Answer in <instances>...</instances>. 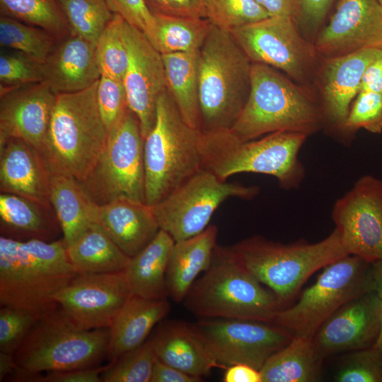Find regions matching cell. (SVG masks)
Wrapping results in <instances>:
<instances>
[{"mask_svg": "<svg viewBox=\"0 0 382 382\" xmlns=\"http://www.w3.org/2000/svg\"><path fill=\"white\" fill-rule=\"evenodd\" d=\"M381 54L382 48L368 47L325 58L320 80L324 120L343 134L351 105L360 91L364 74Z\"/></svg>", "mask_w": 382, "mask_h": 382, "instance_id": "21", "label": "cell"}, {"mask_svg": "<svg viewBox=\"0 0 382 382\" xmlns=\"http://www.w3.org/2000/svg\"><path fill=\"white\" fill-rule=\"evenodd\" d=\"M97 103L108 132L129 110L123 81L101 76L97 86Z\"/></svg>", "mask_w": 382, "mask_h": 382, "instance_id": "44", "label": "cell"}, {"mask_svg": "<svg viewBox=\"0 0 382 382\" xmlns=\"http://www.w3.org/2000/svg\"><path fill=\"white\" fill-rule=\"evenodd\" d=\"M223 379L224 382H262L260 371L245 364L227 367Z\"/></svg>", "mask_w": 382, "mask_h": 382, "instance_id": "52", "label": "cell"}, {"mask_svg": "<svg viewBox=\"0 0 382 382\" xmlns=\"http://www.w3.org/2000/svg\"><path fill=\"white\" fill-rule=\"evenodd\" d=\"M50 171L36 149L15 137L0 141V191L50 201Z\"/></svg>", "mask_w": 382, "mask_h": 382, "instance_id": "23", "label": "cell"}, {"mask_svg": "<svg viewBox=\"0 0 382 382\" xmlns=\"http://www.w3.org/2000/svg\"><path fill=\"white\" fill-rule=\"evenodd\" d=\"M109 328L83 330L59 306L45 313L13 354L16 371L8 379L36 382L40 374L93 367L108 354Z\"/></svg>", "mask_w": 382, "mask_h": 382, "instance_id": "7", "label": "cell"}, {"mask_svg": "<svg viewBox=\"0 0 382 382\" xmlns=\"http://www.w3.org/2000/svg\"><path fill=\"white\" fill-rule=\"evenodd\" d=\"M337 382H382V348L371 347L347 352L334 376Z\"/></svg>", "mask_w": 382, "mask_h": 382, "instance_id": "41", "label": "cell"}, {"mask_svg": "<svg viewBox=\"0 0 382 382\" xmlns=\"http://www.w3.org/2000/svg\"><path fill=\"white\" fill-rule=\"evenodd\" d=\"M183 303L202 318L268 323L283 308L276 295L236 259L230 248L217 245L209 267L194 282Z\"/></svg>", "mask_w": 382, "mask_h": 382, "instance_id": "3", "label": "cell"}, {"mask_svg": "<svg viewBox=\"0 0 382 382\" xmlns=\"http://www.w3.org/2000/svg\"><path fill=\"white\" fill-rule=\"evenodd\" d=\"M202 381V377L189 374L161 361L156 357L150 382H199Z\"/></svg>", "mask_w": 382, "mask_h": 382, "instance_id": "50", "label": "cell"}, {"mask_svg": "<svg viewBox=\"0 0 382 382\" xmlns=\"http://www.w3.org/2000/svg\"><path fill=\"white\" fill-rule=\"evenodd\" d=\"M1 88H14L28 83L42 82L41 64L27 56L2 54L0 57Z\"/></svg>", "mask_w": 382, "mask_h": 382, "instance_id": "45", "label": "cell"}, {"mask_svg": "<svg viewBox=\"0 0 382 382\" xmlns=\"http://www.w3.org/2000/svg\"><path fill=\"white\" fill-rule=\"evenodd\" d=\"M98 83L81 91L57 95L40 152L51 173L81 182L104 149L109 132L97 103Z\"/></svg>", "mask_w": 382, "mask_h": 382, "instance_id": "5", "label": "cell"}, {"mask_svg": "<svg viewBox=\"0 0 382 382\" xmlns=\"http://www.w3.org/2000/svg\"><path fill=\"white\" fill-rule=\"evenodd\" d=\"M192 325L225 369L245 364L260 371L294 335L272 323L250 320L202 318Z\"/></svg>", "mask_w": 382, "mask_h": 382, "instance_id": "14", "label": "cell"}, {"mask_svg": "<svg viewBox=\"0 0 382 382\" xmlns=\"http://www.w3.org/2000/svg\"><path fill=\"white\" fill-rule=\"evenodd\" d=\"M77 274L63 238L52 242L0 236V305L41 314L58 306L54 296Z\"/></svg>", "mask_w": 382, "mask_h": 382, "instance_id": "1", "label": "cell"}, {"mask_svg": "<svg viewBox=\"0 0 382 382\" xmlns=\"http://www.w3.org/2000/svg\"><path fill=\"white\" fill-rule=\"evenodd\" d=\"M125 39L129 63L123 83L128 107L145 138L155 123L158 98L167 90L163 61L146 35L127 22Z\"/></svg>", "mask_w": 382, "mask_h": 382, "instance_id": "17", "label": "cell"}, {"mask_svg": "<svg viewBox=\"0 0 382 382\" xmlns=\"http://www.w3.org/2000/svg\"><path fill=\"white\" fill-rule=\"evenodd\" d=\"M105 367H89L66 371H55L41 374L38 382H101Z\"/></svg>", "mask_w": 382, "mask_h": 382, "instance_id": "49", "label": "cell"}, {"mask_svg": "<svg viewBox=\"0 0 382 382\" xmlns=\"http://www.w3.org/2000/svg\"><path fill=\"white\" fill-rule=\"evenodd\" d=\"M332 219L348 255L382 259V180L366 175L335 202Z\"/></svg>", "mask_w": 382, "mask_h": 382, "instance_id": "15", "label": "cell"}, {"mask_svg": "<svg viewBox=\"0 0 382 382\" xmlns=\"http://www.w3.org/2000/svg\"><path fill=\"white\" fill-rule=\"evenodd\" d=\"M307 137L276 132L242 141L230 129L202 132V168L224 181L235 174L254 173L274 177L284 190L296 189L305 178L299 154Z\"/></svg>", "mask_w": 382, "mask_h": 382, "instance_id": "4", "label": "cell"}, {"mask_svg": "<svg viewBox=\"0 0 382 382\" xmlns=\"http://www.w3.org/2000/svg\"><path fill=\"white\" fill-rule=\"evenodd\" d=\"M313 46L325 58L382 48V6L378 0H340Z\"/></svg>", "mask_w": 382, "mask_h": 382, "instance_id": "19", "label": "cell"}, {"mask_svg": "<svg viewBox=\"0 0 382 382\" xmlns=\"http://www.w3.org/2000/svg\"><path fill=\"white\" fill-rule=\"evenodd\" d=\"M217 234V227L211 225L195 236L175 242L166 274L168 296L174 301H183L198 276L209 267Z\"/></svg>", "mask_w": 382, "mask_h": 382, "instance_id": "28", "label": "cell"}, {"mask_svg": "<svg viewBox=\"0 0 382 382\" xmlns=\"http://www.w3.org/2000/svg\"><path fill=\"white\" fill-rule=\"evenodd\" d=\"M361 129L373 134L382 132V93L360 91L353 100L344 134H352Z\"/></svg>", "mask_w": 382, "mask_h": 382, "instance_id": "43", "label": "cell"}, {"mask_svg": "<svg viewBox=\"0 0 382 382\" xmlns=\"http://www.w3.org/2000/svg\"><path fill=\"white\" fill-rule=\"evenodd\" d=\"M198 64L200 130L231 129L248 98L252 62L229 30L212 24Z\"/></svg>", "mask_w": 382, "mask_h": 382, "instance_id": "8", "label": "cell"}, {"mask_svg": "<svg viewBox=\"0 0 382 382\" xmlns=\"http://www.w3.org/2000/svg\"><path fill=\"white\" fill-rule=\"evenodd\" d=\"M17 368L13 354L0 351V381L8 379Z\"/></svg>", "mask_w": 382, "mask_h": 382, "instance_id": "54", "label": "cell"}, {"mask_svg": "<svg viewBox=\"0 0 382 382\" xmlns=\"http://www.w3.org/2000/svg\"><path fill=\"white\" fill-rule=\"evenodd\" d=\"M372 264L374 291L377 293L382 301V259L376 261ZM375 345L382 348V330Z\"/></svg>", "mask_w": 382, "mask_h": 382, "instance_id": "55", "label": "cell"}, {"mask_svg": "<svg viewBox=\"0 0 382 382\" xmlns=\"http://www.w3.org/2000/svg\"><path fill=\"white\" fill-rule=\"evenodd\" d=\"M205 15L212 24L229 31L270 17L255 0H206Z\"/></svg>", "mask_w": 382, "mask_h": 382, "instance_id": "40", "label": "cell"}, {"mask_svg": "<svg viewBox=\"0 0 382 382\" xmlns=\"http://www.w3.org/2000/svg\"><path fill=\"white\" fill-rule=\"evenodd\" d=\"M95 222L130 257L150 243L161 229L153 207L127 198L97 204Z\"/></svg>", "mask_w": 382, "mask_h": 382, "instance_id": "24", "label": "cell"}, {"mask_svg": "<svg viewBox=\"0 0 382 382\" xmlns=\"http://www.w3.org/2000/svg\"><path fill=\"white\" fill-rule=\"evenodd\" d=\"M50 201L66 245L95 222L97 204L73 176L50 172Z\"/></svg>", "mask_w": 382, "mask_h": 382, "instance_id": "29", "label": "cell"}, {"mask_svg": "<svg viewBox=\"0 0 382 382\" xmlns=\"http://www.w3.org/2000/svg\"><path fill=\"white\" fill-rule=\"evenodd\" d=\"M125 271L77 274L54 296L65 315L83 330L110 328L133 296Z\"/></svg>", "mask_w": 382, "mask_h": 382, "instance_id": "16", "label": "cell"}, {"mask_svg": "<svg viewBox=\"0 0 382 382\" xmlns=\"http://www.w3.org/2000/svg\"><path fill=\"white\" fill-rule=\"evenodd\" d=\"M156 359L150 340L112 361L101 374L103 382H150Z\"/></svg>", "mask_w": 382, "mask_h": 382, "instance_id": "39", "label": "cell"}, {"mask_svg": "<svg viewBox=\"0 0 382 382\" xmlns=\"http://www.w3.org/2000/svg\"><path fill=\"white\" fill-rule=\"evenodd\" d=\"M378 1L380 3V4L382 6V0H378Z\"/></svg>", "mask_w": 382, "mask_h": 382, "instance_id": "56", "label": "cell"}, {"mask_svg": "<svg viewBox=\"0 0 382 382\" xmlns=\"http://www.w3.org/2000/svg\"><path fill=\"white\" fill-rule=\"evenodd\" d=\"M334 0H299L300 16L298 23L311 34L324 20Z\"/></svg>", "mask_w": 382, "mask_h": 382, "instance_id": "48", "label": "cell"}, {"mask_svg": "<svg viewBox=\"0 0 382 382\" xmlns=\"http://www.w3.org/2000/svg\"><path fill=\"white\" fill-rule=\"evenodd\" d=\"M374 291L373 264L347 255L323 268L316 282L271 323L294 335L313 338L321 324L347 302Z\"/></svg>", "mask_w": 382, "mask_h": 382, "instance_id": "10", "label": "cell"}, {"mask_svg": "<svg viewBox=\"0 0 382 382\" xmlns=\"http://www.w3.org/2000/svg\"><path fill=\"white\" fill-rule=\"evenodd\" d=\"M71 33L96 45L114 13L106 0H59Z\"/></svg>", "mask_w": 382, "mask_h": 382, "instance_id": "37", "label": "cell"}, {"mask_svg": "<svg viewBox=\"0 0 382 382\" xmlns=\"http://www.w3.org/2000/svg\"><path fill=\"white\" fill-rule=\"evenodd\" d=\"M41 68L42 82L57 95L86 89L101 76L96 45L74 34L57 43Z\"/></svg>", "mask_w": 382, "mask_h": 382, "instance_id": "22", "label": "cell"}, {"mask_svg": "<svg viewBox=\"0 0 382 382\" xmlns=\"http://www.w3.org/2000/svg\"><path fill=\"white\" fill-rule=\"evenodd\" d=\"M166 299H148L133 295L109 328L108 357L111 362L146 340L154 326L169 313Z\"/></svg>", "mask_w": 382, "mask_h": 382, "instance_id": "27", "label": "cell"}, {"mask_svg": "<svg viewBox=\"0 0 382 382\" xmlns=\"http://www.w3.org/2000/svg\"><path fill=\"white\" fill-rule=\"evenodd\" d=\"M125 23L121 16L114 13L97 41L96 59L101 76L123 81L129 63Z\"/></svg>", "mask_w": 382, "mask_h": 382, "instance_id": "38", "label": "cell"}, {"mask_svg": "<svg viewBox=\"0 0 382 382\" xmlns=\"http://www.w3.org/2000/svg\"><path fill=\"white\" fill-rule=\"evenodd\" d=\"M0 11L1 16L42 28L59 41L72 34L59 0H0Z\"/></svg>", "mask_w": 382, "mask_h": 382, "instance_id": "35", "label": "cell"}, {"mask_svg": "<svg viewBox=\"0 0 382 382\" xmlns=\"http://www.w3.org/2000/svg\"><path fill=\"white\" fill-rule=\"evenodd\" d=\"M144 140L139 122L129 109L109 131L92 170L79 181L96 204L121 198L145 202Z\"/></svg>", "mask_w": 382, "mask_h": 382, "instance_id": "11", "label": "cell"}, {"mask_svg": "<svg viewBox=\"0 0 382 382\" xmlns=\"http://www.w3.org/2000/svg\"><path fill=\"white\" fill-rule=\"evenodd\" d=\"M202 143V132L185 122L163 91L155 123L144 140L145 203L156 205L203 169Z\"/></svg>", "mask_w": 382, "mask_h": 382, "instance_id": "6", "label": "cell"}, {"mask_svg": "<svg viewBox=\"0 0 382 382\" xmlns=\"http://www.w3.org/2000/svg\"><path fill=\"white\" fill-rule=\"evenodd\" d=\"M150 340L159 360L189 374L202 377L221 368L192 325L164 322Z\"/></svg>", "mask_w": 382, "mask_h": 382, "instance_id": "25", "label": "cell"}, {"mask_svg": "<svg viewBox=\"0 0 382 382\" xmlns=\"http://www.w3.org/2000/svg\"><path fill=\"white\" fill-rule=\"evenodd\" d=\"M230 248L236 259L276 295L283 308L313 274L348 255L335 228L316 243L299 240L284 244L256 236Z\"/></svg>", "mask_w": 382, "mask_h": 382, "instance_id": "9", "label": "cell"}, {"mask_svg": "<svg viewBox=\"0 0 382 382\" xmlns=\"http://www.w3.org/2000/svg\"><path fill=\"white\" fill-rule=\"evenodd\" d=\"M0 233L1 236L21 241L52 242L61 238L62 231L51 204L1 192Z\"/></svg>", "mask_w": 382, "mask_h": 382, "instance_id": "26", "label": "cell"}, {"mask_svg": "<svg viewBox=\"0 0 382 382\" xmlns=\"http://www.w3.org/2000/svg\"><path fill=\"white\" fill-rule=\"evenodd\" d=\"M258 192L256 186L226 183L201 169L153 209L160 228L177 242L202 232L216 209L228 198L250 199Z\"/></svg>", "mask_w": 382, "mask_h": 382, "instance_id": "12", "label": "cell"}, {"mask_svg": "<svg viewBox=\"0 0 382 382\" xmlns=\"http://www.w3.org/2000/svg\"><path fill=\"white\" fill-rule=\"evenodd\" d=\"M66 250L75 272L79 274L123 271L130 260L96 222L66 245Z\"/></svg>", "mask_w": 382, "mask_h": 382, "instance_id": "32", "label": "cell"}, {"mask_svg": "<svg viewBox=\"0 0 382 382\" xmlns=\"http://www.w3.org/2000/svg\"><path fill=\"white\" fill-rule=\"evenodd\" d=\"M113 13L142 32L150 41L154 33L155 18L146 0H106Z\"/></svg>", "mask_w": 382, "mask_h": 382, "instance_id": "46", "label": "cell"}, {"mask_svg": "<svg viewBox=\"0 0 382 382\" xmlns=\"http://www.w3.org/2000/svg\"><path fill=\"white\" fill-rule=\"evenodd\" d=\"M324 359L313 338L294 335L260 370L262 382L317 381Z\"/></svg>", "mask_w": 382, "mask_h": 382, "instance_id": "31", "label": "cell"}, {"mask_svg": "<svg viewBox=\"0 0 382 382\" xmlns=\"http://www.w3.org/2000/svg\"><path fill=\"white\" fill-rule=\"evenodd\" d=\"M321 103L275 68L252 62L248 98L230 129L242 141L276 132L309 135L324 123Z\"/></svg>", "mask_w": 382, "mask_h": 382, "instance_id": "2", "label": "cell"}, {"mask_svg": "<svg viewBox=\"0 0 382 382\" xmlns=\"http://www.w3.org/2000/svg\"><path fill=\"white\" fill-rule=\"evenodd\" d=\"M360 91L382 93V54L366 68L362 78Z\"/></svg>", "mask_w": 382, "mask_h": 382, "instance_id": "53", "label": "cell"}, {"mask_svg": "<svg viewBox=\"0 0 382 382\" xmlns=\"http://www.w3.org/2000/svg\"><path fill=\"white\" fill-rule=\"evenodd\" d=\"M382 330V301L375 291L345 303L319 327L313 341L325 359L374 345Z\"/></svg>", "mask_w": 382, "mask_h": 382, "instance_id": "18", "label": "cell"}, {"mask_svg": "<svg viewBox=\"0 0 382 382\" xmlns=\"http://www.w3.org/2000/svg\"><path fill=\"white\" fill-rule=\"evenodd\" d=\"M292 18L274 16L230 30L252 62L280 69L297 82L312 79L316 51Z\"/></svg>", "mask_w": 382, "mask_h": 382, "instance_id": "13", "label": "cell"}, {"mask_svg": "<svg viewBox=\"0 0 382 382\" xmlns=\"http://www.w3.org/2000/svg\"><path fill=\"white\" fill-rule=\"evenodd\" d=\"M153 13L155 29L150 42L161 54L199 51L212 25L207 18Z\"/></svg>", "mask_w": 382, "mask_h": 382, "instance_id": "34", "label": "cell"}, {"mask_svg": "<svg viewBox=\"0 0 382 382\" xmlns=\"http://www.w3.org/2000/svg\"><path fill=\"white\" fill-rule=\"evenodd\" d=\"M57 94L45 82L1 88L0 141L21 139L43 149Z\"/></svg>", "mask_w": 382, "mask_h": 382, "instance_id": "20", "label": "cell"}, {"mask_svg": "<svg viewBox=\"0 0 382 382\" xmlns=\"http://www.w3.org/2000/svg\"><path fill=\"white\" fill-rule=\"evenodd\" d=\"M270 17L282 16L294 18L298 23L300 16L299 0H255Z\"/></svg>", "mask_w": 382, "mask_h": 382, "instance_id": "51", "label": "cell"}, {"mask_svg": "<svg viewBox=\"0 0 382 382\" xmlns=\"http://www.w3.org/2000/svg\"><path fill=\"white\" fill-rule=\"evenodd\" d=\"M43 315L21 308L1 306L0 351L14 354Z\"/></svg>", "mask_w": 382, "mask_h": 382, "instance_id": "42", "label": "cell"}, {"mask_svg": "<svg viewBox=\"0 0 382 382\" xmlns=\"http://www.w3.org/2000/svg\"><path fill=\"white\" fill-rule=\"evenodd\" d=\"M167 91L181 116L200 129L199 51L162 54Z\"/></svg>", "mask_w": 382, "mask_h": 382, "instance_id": "33", "label": "cell"}, {"mask_svg": "<svg viewBox=\"0 0 382 382\" xmlns=\"http://www.w3.org/2000/svg\"><path fill=\"white\" fill-rule=\"evenodd\" d=\"M59 42L47 31L16 19L1 16L0 43L42 64Z\"/></svg>", "mask_w": 382, "mask_h": 382, "instance_id": "36", "label": "cell"}, {"mask_svg": "<svg viewBox=\"0 0 382 382\" xmlns=\"http://www.w3.org/2000/svg\"><path fill=\"white\" fill-rule=\"evenodd\" d=\"M146 1L153 12L206 18V0H146Z\"/></svg>", "mask_w": 382, "mask_h": 382, "instance_id": "47", "label": "cell"}, {"mask_svg": "<svg viewBox=\"0 0 382 382\" xmlns=\"http://www.w3.org/2000/svg\"><path fill=\"white\" fill-rule=\"evenodd\" d=\"M173 238L160 229L156 236L130 260L125 270L134 295L148 299L168 297L166 274Z\"/></svg>", "mask_w": 382, "mask_h": 382, "instance_id": "30", "label": "cell"}]
</instances>
